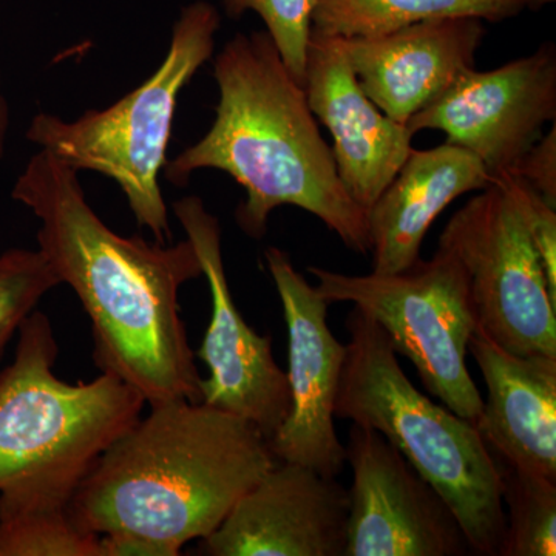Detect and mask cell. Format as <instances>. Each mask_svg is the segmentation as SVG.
Returning a JSON list of instances; mask_svg holds the SVG:
<instances>
[{
	"instance_id": "6da1fadb",
	"label": "cell",
	"mask_w": 556,
	"mask_h": 556,
	"mask_svg": "<svg viewBox=\"0 0 556 556\" xmlns=\"http://www.w3.org/2000/svg\"><path fill=\"white\" fill-rule=\"evenodd\" d=\"M11 197L38 219V251L86 309L101 372L150 407L199 404L201 376L179 309V289L203 276L192 243L119 236L90 206L79 172L47 150L31 156Z\"/></svg>"
},
{
	"instance_id": "7a4b0ae2",
	"label": "cell",
	"mask_w": 556,
	"mask_h": 556,
	"mask_svg": "<svg viewBox=\"0 0 556 556\" xmlns=\"http://www.w3.org/2000/svg\"><path fill=\"white\" fill-rule=\"evenodd\" d=\"M214 78V124L167 161L164 177L182 186L200 169L226 172L247 190L236 219L251 239L265 237L274 208L295 206L320 219L351 251L369 254L368 212L340 181L305 90L268 31L233 36L215 58Z\"/></svg>"
},
{
	"instance_id": "3957f363",
	"label": "cell",
	"mask_w": 556,
	"mask_h": 556,
	"mask_svg": "<svg viewBox=\"0 0 556 556\" xmlns=\"http://www.w3.org/2000/svg\"><path fill=\"white\" fill-rule=\"evenodd\" d=\"M276 463L247 419L203 402L153 405L98 457L70 515L86 532L131 533L178 556L217 530Z\"/></svg>"
},
{
	"instance_id": "277c9868",
	"label": "cell",
	"mask_w": 556,
	"mask_h": 556,
	"mask_svg": "<svg viewBox=\"0 0 556 556\" xmlns=\"http://www.w3.org/2000/svg\"><path fill=\"white\" fill-rule=\"evenodd\" d=\"M334 417L379 431L456 515L475 555L500 556L506 510L500 466L475 424L413 386L387 332L354 306Z\"/></svg>"
},
{
	"instance_id": "5b68a950",
	"label": "cell",
	"mask_w": 556,
	"mask_h": 556,
	"mask_svg": "<svg viewBox=\"0 0 556 556\" xmlns=\"http://www.w3.org/2000/svg\"><path fill=\"white\" fill-rule=\"evenodd\" d=\"M58 353L50 318L33 311L0 371V490L72 500L98 457L141 417L144 397L116 376L58 378Z\"/></svg>"
},
{
	"instance_id": "8992f818",
	"label": "cell",
	"mask_w": 556,
	"mask_h": 556,
	"mask_svg": "<svg viewBox=\"0 0 556 556\" xmlns=\"http://www.w3.org/2000/svg\"><path fill=\"white\" fill-rule=\"evenodd\" d=\"M222 25L218 10L197 0L179 13L166 60L144 84L104 110L75 121L38 113L27 139L75 170L104 175L123 190L139 228L156 243L170 239L169 212L159 178L181 90L214 54Z\"/></svg>"
},
{
	"instance_id": "52a82bcc",
	"label": "cell",
	"mask_w": 556,
	"mask_h": 556,
	"mask_svg": "<svg viewBox=\"0 0 556 556\" xmlns=\"http://www.w3.org/2000/svg\"><path fill=\"white\" fill-rule=\"evenodd\" d=\"M308 273L329 305L353 303L380 325L396 353L415 365L428 393L478 422L484 399L467 367L478 316L467 270L455 252L439 244L433 257L396 274L348 276L316 266Z\"/></svg>"
},
{
	"instance_id": "ba28073f",
	"label": "cell",
	"mask_w": 556,
	"mask_h": 556,
	"mask_svg": "<svg viewBox=\"0 0 556 556\" xmlns=\"http://www.w3.org/2000/svg\"><path fill=\"white\" fill-rule=\"evenodd\" d=\"M439 244L467 270L482 334L519 356L556 357V298L506 190H481L448 219Z\"/></svg>"
},
{
	"instance_id": "9c48e42d",
	"label": "cell",
	"mask_w": 556,
	"mask_h": 556,
	"mask_svg": "<svg viewBox=\"0 0 556 556\" xmlns=\"http://www.w3.org/2000/svg\"><path fill=\"white\" fill-rule=\"evenodd\" d=\"M186 239L199 255L211 291L212 313L197 356L208 369L201 402L247 419L270 441L289 413L287 372L278 367L273 340L241 316L230 292L222 252V226L200 197L172 204Z\"/></svg>"
},
{
	"instance_id": "30bf717a",
	"label": "cell",
	"mask_w": 556,
	"mask_h": 556,
	"mask_svg": "<svg viewBox=\"0 0 556 556\" xmlns=\"http://www.w3.org/2000/svg\"><path fill=\"white\" fill-rule=\"evenodd\" d=\"M555 119L556 49L546 42L500 68L468 70L407 126L415 135L444 131L445 142L477 155L493 181L510 174Z\"/></svg>"
},
{
	"instance_id": "8fae6325",
	"label": "cell",
	"mask_w": 556,
	"mask_h": 556,
	"mask_svg": "<svg viewBox=\"0 0 556 556\" xmlns=\"http://www.w3.org/2000/svg\"><path fill=\"white\" fill-rule=\"evenodd\" d=\"M345 556L473 554L456 515L379 431L351 426Z\"/></svg>"
},
{
	"instance_id": "7c38bea8",
	"label": "cell",
	"mask_w": 556,
	"mask_h": 556,
	"mask_svg": "<svg viewBox=\"0 0 556 556\" xmlns=\"http://www.w3.org/2000/svg\"><path fill=\"white\" fill-rule=\"evenodd\" d=\"M288 328L289 413L269 441L277 460L302 464L338 478L346 464L345 445L334 428V405L346 345L328 325L327 300L309 285L281 249L265 251Z\"/></svg>"
},
{
	"instance_id": "4fadbf2b",
	"label": "cell",
	"mask_w": 556,
	"mask_h": 556,
	"mask_svg": "<svg viewBox=\"0 0 556 556\" xmlns=\"http://www.w3.org/2000/svg\"><path fill=\"white\" fill-rule=\"evenodd\" d=\"M350 497L338 478L277 460L200 540L207 556H345Z\"/></svg>"
},
{
	"instance_id": "5bb4252c",
	"label": "cell",
	"mask_w": 556,
	"mask_h": 556,
	"mask_svg": "<svg viewBox=\"0 0 556 556\" xmlns=\"http://www.w3.org/2000/svg\"><path fill=\"white\" fill-rule=\"evenodd\" d=\"M303 90L311 112L334 139L340 181L368 212L408 159L415 134L369 100L338 38L311 31Z\"/></svg>"
},
{
	"instance_id": "9a60e30c",
	"label": "cell",
	"mask_w": 556,
	"mask_h": 556,
	"mask_svg": "<svg viewBox=\"0 0 556 556\" xmlns=\"http://www.w3.org/2000/svg\"><path fill=\"white\" fill-rule=\"evenodd\" d=\"M484 38V21L444 17L378 38L338 39L369 100L388 118L407 124L475 68Z\"/></svg>"
},
{
	"instance_id": "2e32d148",
	"label": "cell",
	"mask_w": 556,
	"mask_h": 556,
	"mask_svg": "<svg viewBox=\"0 0 556 556\" xmlns=\"http://www.w3.org/2000/svg\"><path fill=\"white\" fill-rule=\"evenodd\" d=\"M489 397L475 427L501 463L556 479V357L519 356L479 329L468 340Z\"/></svg>"
},
{
	"instance_id": "e0dca14e",
	"label": "cell",
	"mask_w": 556,
	"mask_h": 556,
	"mask_svg": "<svg viewBox=\"0 0 556 556\" xmlns=\"http://www.w3.org/2000/svg\"><path fill=\"white\" fill-rule=\"evenodd\" d=\"M492 182L481 160L459 146L444 142L433 149H413L368 208L372 273L396 274L415 265L428 229L444 208Z\"/></svg>"
},
{
	"instance_id": "ac0fdd59",
	"label": "cell",
	"mask_w": 556,
	"mask_h": 556,
	"mask_svg": "<svg viewBox=\"0 0 556 556\" xmlns=\"http://www.w3.org/2000/svg\"><path fill=\"white\" fill-rule=\"evenodd\" d=\"M529 0H311V31L329 38H378L430 20L517 17Z\"/></svg>"
},
{
	"instance_id": "d6986e66",
	"label": "cell",
	"mask_w": 556,
	"mask_h": 556,
	"mask_svg": "<svg viewBox=\"0 0 556 556\" xmlns=\"http://www.w3.org/2000/svg\"><path fill=\"white\" fill-rule=\"evenodd\" d=\"M68 497L0 490V556H101L100 535L70 515Z\"/></svg>"
},
{
	"instance_id": "ffe728a7",
	"label": "cell",
	"mask_w": 556,
	"mask_h": 556,
	"mask_svg": "<svg viewBox=\"0 0 556 556\" xmlns=\"http://www.w3.org/2000/svg\"><path fill=\"white\" fill-rule=\"evenodd\" d=\"M497 460V459H496ZM506 536L500 556L556 555V479L497 460Z\"/></svg>"
},
{
	"instance_id": "44dd1931",
	"label": "cell",
	"mask_w": 556,
	"mask_h": 556,
	"mask_svg": "<svg viewBox=\"0 0 556 556\" xmlns=\"http://www.w3.org/2000/svg\"><path fill=\"white\" fill-rule=\"evenodd\" d=\"M38 249H9L0 254V358L40 300L60 287Z\"/></svg>"
},
{
	"instance_id": "7402d4cb",
	"label": "cell",
	"mask_w": 556,
	"mask_h": 556,
	"mask_svg": "<svg viewBox=\"0 0 556 556\" xmlns=\"http://www.w3.org/2000/svg\"><path fill=\"white\" fill-rule=\"evenodd\" d=\"M226 16L240 20L254 11L265 22L281 60L303 87L311 36V0H223Z\"/></svg>"
},
{
	"instance_id": "603a6c76",
	"label": "cell",
	"mask_w": 556,
	"mask_h": 556,
	"mask_svg": "<svg viewBox=\"0 0 556 556\" xmlns=\"http://www.w3.org/2000/svg\"><path fill=\"white\" fill-rule=\"evenodd\" d=\"M501 186L525 219L527 230L535 243L538 254L543 260L548 288L556 298V211L548 201L544 200L529 182L514 174L500 175L493 179Z\"/></svg>"
},
{
	"instance_id": "cb8c5ba5",
	"label": "cell",
	"mask_w": 556,
	"mask_h": 556,
	"mask_svg": "<svg viewBox=\"0 0 556 556\" xmlns=\"http://www.w3.org/2000/svg\"><path fill=\"white\" fill-rule=\"evenodd\" d=\"M556 207V127L543 135L510 172Z\"/></svg>"
},
{
	"instance_id": "d4e9b609",
	"label": "cell",
	"mask_w": 556,
	"mask_h": 556,
	"mask_svg": "<svg viewBox=\"0 0 556 556\" xmlns=\"http://www.w3.org/2000/svg\"><path fill=\"white\" fill-rule=\"evenodd\" d=\"M100 548L101 556H169L159 544L131 533H104Z\"/></svg>"
},
{
	"instance_id": "484cf974",
	"label": "cell",
	"mask_w": 556,
	"mask_h": 556,
	"mask_svg": "<svg viewBox=\"0 0 556 556\" xmlns=\"http://www.w3.org/2000/svg\"><path fill=\"white\" fill-rule=\"evenodd\" d=\"M10 130V105L7 100L5 90H3V79L0 75V163L5 156L7 139Z\"/></svg>"
},
{
	"instance_id": "4316f807",
	"label": "cell",
	"mask_w": 556,
	"mask_h": 556,
	"mask_svg": "<svg viewBox=\"0 0 556 556\" xmlns=\"http://www.w3.org/2000/svg\"><path fill=\"white\" fill-rule=\"evenodd\" d=\"M555 0H529V7L527 9L541 10L543 7L551 5Z\"/></svg>"
}]
</instances>
